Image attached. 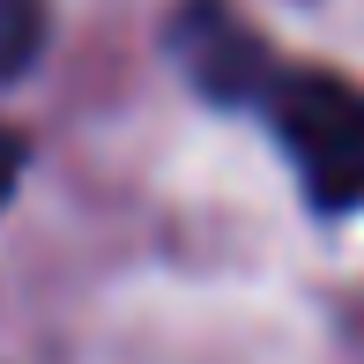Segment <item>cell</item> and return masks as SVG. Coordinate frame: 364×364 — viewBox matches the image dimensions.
<instances>
[{
    "label": "cell",
    "mask_w": 364,
    "mask_h": 364,
    "mask_svg": "<svg viewBox=\"0 0 364 364\" xmlns=\"http://www.w3.org/2000/svg\"><path fill=\"white\" fill-rule=\"evenodd\" d=\"M164 38L208 105L253 112L283 141V156L297 164V186L320 216L364 208V82L283 60L230 0H186Z\"/></svg>",
    "instance_id": "1"
},
{
    "label": "cell",
    "mask_w": 364,
    "mask_h": 364,
    "mask_svg": "<svg viewBox=\"0 0 364 364\" xmlns=\"http://www.w3.org/2000/svg\"><path fill=\"white\" fill-rule=\"evenodd\" d=\"M45 53V0H0V82H23Z\"/></svg>",
    "instance_id": "2"
},
{
    "label": "cell",
    "mask_w": 364,
    "mask_h": 364,
    "mask_svg": "<svg viewBox=\"0 0 364 364\" xmlns=\"http://www.w3.org/2000/svg\"><path fill=\"white\" fill-rule=\"evenodd\" d=\"M23 134H15V127H0V208H8V193H15V178H23Z\"/></svg>",
    "instance_id": "3"
}]
</instances>
